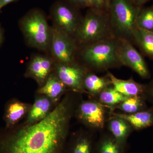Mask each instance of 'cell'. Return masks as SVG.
<instances>
[{
    "label": "cell",
    "mask_w": 153,
    "mask_h": 153,
    "mask_svg": "<svg viewBox=\"0 0 153 153\" xmlns=\"http://www.w3.org/2000/svg\"><path fill=\"white\" fill-rule=\"evenodd\" d=\"M83 85L87 93L95 97L111 84L110 79L107 75L99 76L95 73L89 71L84 77Z\"/></svg>",
    "instance_id": "2e32d148"
},
{
    "label": "cell",
    "mask_w": 153,
    "mask_h": 153,
    "mask_svg": "<svg viewBox=\"0 0 153 153\" xmlns=\"http://www.w3.org/2000/svg\"><path fill=\"white\" fill-rule=\"evenodd\" d=\"M143 103L140 95L128 97L126 99L116 105L113 108V111L116 109L122 111L126 114H132L142 111Z\"/></svg>",
    "instance_id": "7402d4cb"
},
{
    "label": "cell",
    "mask_w": 153,
    "mask_h": 153,
    "mask_svg": "<svg viewBox=\"0 0 153 153\" xmlns=\"http://www.w3.org/2000/svg\"><path fill=\"white\" fill-rule=\"evenodd\" d=\"M77 8L72 5L61 4L54 11V19L58 29L74 39L82 20L76 11Z\"/></svg>",
    "instance_id": "30bf717a"
},
{
    "label": "cell",
    "mask_w": 153,
    "mask_h": 153,
    "mask_svg": "<svg viewBox=\"0 0 153 153\" xmlns=\"http://www.w3.org/2000/svg\"><path fill=\"white\" fill-rule=\"evenodd\" d=\"M14 1L15 0H0V10L6 5Z\"/></svg>",
    "instance_id": "83f0119b"
},
{
    "label": "cell",
    "mask_w": 153,
    "mask_h": 153,
    "mask_svg": "<svg viewBox=\"0 0 153 153\" xmlns=\"http://www.w3.org/2000/svg\"><path fill=\"white\" fill-rule=\"evenodd\" d=\"M137 28L153 31V5L142 9L137 18Z\"/></svg>",
    "instance_id": "cb8c5ba5"
},
{
    "label": "cell",
    "mask_w": 153,
    "mask_h": 153,
    "mask_svg": "<svg viewBox=\"0 0 153 153\" xmlns=\"http://www.w3.org/2000/svg\"><path fill=\"white\" fill-rule=\"evenodd\" d=\"M98 100L112 112L113 108L128 97L118 92L112 85L102 90L97 96Z\"/></svg>",
    "instance_id": "44dd1931"
},
{
    "label": "cell",
    "mask_w": 153,
    "mask_h": 153,
    "mask_svg": "<svg viewBox=\"0 0 153 153\" xmlns=\"http://www.w3.org/2000/svg\"><path fill=\"white\" fill-rule=\"evenodd\" d=\"M106 75L114 88L127 97L140 95L145 90L143 85L136 82L132 77L126 80L118 79L109 71Z\"/></svg>",
    "instance_id": "8fae6325"
},
{
    "label": "cell",
    "mask_w": 153,
    "mask_h": 153,
    "mask_svg": "<svg viewBox=\"0 0 153 153\" xmlns=\"http://www.w3.org/2000/svg\"><path fill=\"white\" fill-rule=\"evenodd\" d=\"M1 38H2L1 32V30H0V42H1Z\"/></svg>",
    "instance_id": "f1b7e54d"
},
{
    "label": "cell",
    "mask_w": 153,
    "mask_h": 153,
    "mask_svg": "<svg viewBox=\"0 0 153 153\" xmlns=\"http://www.w3.org/2000/svg\"><path fill=\"white\" fill-rule=\"evenodd\" d=\"M94 147L92 137L88 133H83L76 137L71 153H93Z\"/></svg>",
    "instance_id": "603a6c76"
},
{
    "label": "cell",
    "mask_w": 153,
    "mask_h": 153,
    "mask_svg": "<svg viewBox=\"0 0 153 153\" xmlns=\"http://www.w3.org/2000/svg\"><path fill=\"white\" fill-rule=\"evenodd\" d=\"M131 1L137 6L142 7L143 5L146 3L149 0H131Z\"/></svg>",
    "instance_id": "4316f807"
},
{
    "label": "cell",
    "mask_w": 153,
    "mask_h": 153,
    "mask_svg": "<svg viewBox=\"0 0 153 153\" xmlns=\"http://www.w3.org/2000/svg\"><path fill=\"white\" fill-rule=\"evenodd\" d=\"M111 115L125 120L135 129H141L153 125V113L151 111H140L132 114L112 112Z\"/></svg>",
    "instance_id": "e0dca14e"
},
{
    "label": "cell",
    "mask_w": 153,
    "mask_h": 153,
    "mask_svg": "<svg viewBox=\"0 0 153 153\" xmlns=\"http://www.w3.org/2000/svg\"><path fill=\"white\" fill-rule=\"evenodd\" d=\"M114 38L107 11L92 8L82 18L74 37L77 48Z\"/></svg>",
    "instance_id": "277c9868"
},
{
    "label": "cell",
    "mask_w": 153,
    "mask_h": 153,
    "mask_svg": "<svg viewBox=\"0 0 153 153\" xmlns=\"http://www.w3.org/2000/svg\"><path fill=\"white\" fill-rule=\"evenodd\" d=\"M133 43L146 55L153 58V31L137 28L134 33Z\"/></svg>",
    "instance_id": "ffe728a7"
},
{
    "label": "cell",
    "mask_w": 153,
    "mask_h": 153,
    "mask_svg": "<svg viewBox=\"0 0 153 153\" xmlns=\"http://www.w3.org/2000/svg\"><path fill=\"white\" fill-rule=\"evenodd\" d=\"M88 8L107 11L108 0H86Z\"/></svg>",
    "instance_id": "d4e9b609"
},
{
    "label": "cell",
    "mask_w": 153,
    "mask_h": 153,
    "mask_svg": "<svg viewBox=\"0 0 153 153\" xmlns=\"http://www.w3.org/2000/svg\"><path fill=\"white\" fill-rule=\"evenodd\" d=\"M52 63L49 58L38 56L31 60L28 67L27 74L32 76L40 84L44 83L49 77Z\"/></svg>",
    "instance_id": "7c38bea8"
},
{
    "label": "cell",
    "mask_w": 153,
    "mask_h": 153,
    "mask_svg": "<svg viewBox=\"0 0 153 153\" xmlns=\"http://www.w3.org/2000/svg\"><path fill=\"white\" fill-rule=\"evenodd\" d=\"M51 41L52 53L60 63L75 62L78 48L74 38L57 28L51 30Z\"/></svg>",
    "instance_id": "8992f818"
},
{
    "label": "cell",
    "mask_w": 153,
    "mask_h": 153,
    "mask_svg": "<svg viewBox=\"0 0 153 153\" xmlns=\"http://www.w3.org/2000/svg\"><path fill=\"white\" fill-rule=\"evenodd\" d=\"M72 5L77 8L88 7L86 0H69Z\"/></svg>",
    "instance_id": "484cf974"
},
{
    "label": "cell",
    "mask_w": 153,
    "mask_h": 153,
    "mask_svg": "<svg viewBox=\"0 0 153 153\" xmlns=\"http://www.w3.org/2000/svg\"><path fill=\"white\" fill-rule=\"evenodd\" d=\"M110 132L123 146H126L128 138L132 131V127L122 118L111 115L107 121Z\"/></svg>",
    "instance_id": "4fadbf2b"
},
{
    "label": "cell",
    "mask_w": 153,
    "mask_h": 153,
    "mask_svg": "<svg viewBox=\"0 0 153 153\" xmlns=\"http://www.w3.org/2000/svg\"><path fill=\"white\" fill-rule=\"evenodd\" d=\"M117 55L122 66L131 68L143 78L149 76V71L143 58L129 41L118 39Z\"/></svg>",
    "instance_id": "ba28073f"
},
{
    "label": "cell",
    "mask_w": 153,
    "mask_h": 153,
    "mask_svg": "<svg viewBox=\"0 0 153 153\" xmlns=\"http://www.w3.org/2000/svg\"><path fill=\"white\" fill-rule=\"evenodd\" d=\"M117 44L118 39L114 38L80 47L79 57L84 64L82 66L94 73L121 67L117 55Z\"/></svg>",
    "instance_id": "3957f363"
},
{
    "label": "cell",
    "mask_w": 153,
    "mask_h": 153,
    "mask_svg": "<svg viewBox=\"0 0 153 153\" xmlns=\"http://www.w3.org/2000/svg\"><path fill=\"white\" fill-rule=\"evenodd\" d=\"M88 70L75 62L70 63H60L57 66V76L61 82L72 90L85 92L83 87L84 77Z\"/></svg>",
    "instance_id": "9c48e42d"
},
{
    "label": "cell",
    "mask_w": 153,
    "mask_h": 153,
    "mask_svg": "<svg viewBox=\"0 0 153 153\" xmlns=\"http://www.w3.org/2000/svg\"><path fill=\"white\" fill-rule=\"evenodd\" d=\"M141 10L131 0H108L107 13L116 39H124L133 44L137 18Z\"/></svg>",
    "instance_id": "7a4b0ae2"
},
{
    "label": "cell",
    "mask_w": 153,
    "mask_h": 153,
    "mask_svg": "<svg viewBox=\"0 0 153 153\" xmlns=\"http://www.w3.org/2000/svg\"><path fill=\"white\" fill-rule=\"evenodd\" d=\"M22 29L28 42L33 47L45 50L51 42V30L44 16L31 14L24 20Z\"/></svg>",
    "instance_id": "5b68a950"
},
{
    "label": "cell",
    "mask_w": 153,
    "mask_h": 153,
    "mask_svg": "<svg viewBox=\"0 0 153 153\" xmlns=\"http://www.w3.org/2000/svg\"><path fill=\"white\" fill-rule=\"evenodd\" d=\"M28 108L27 105L16 100L8 102L4 116L6 128H13L26 114Z\"/></svg>",
    "instance_id": "5bb4252c"
},
{
    "label": "cell",
    "mask_w": 153,
    "mask_h": 153,
    "mask_svg": "<svg viewBox=\"0 0 153 153\" xmlns=\"http://www.w3.org/2000/svg\"><path fill=\"white\" fill-rule=\"evenodd\" d=\"M68 98L44 119L20 129L1 134L0 153H59L72 114Z\"/></svg>",
    "instance_id": "6da1fadb"
},
{
    "label": "cell",
    "mask_w": 153,
    "mask_h": 153,
    "mask_svg": "<svg viewBox=\"0 0 153 153\" xmlns=\"http://www.w3.org/2000/svg\"><path fill=\"white\" fill-rule=\"evenodd\" d=\"M66 87L57 76L50 75L43 86L38 90V93L46 96L54 101L57 100L64 93Z\"/></svg>",
    "instance_id": "ac0fdd59"
},
{
    "label": "cell",
    "mask_w": 153,
    "mask_h": 153,
    "mask_svg": "<svg viewBox=\"0 0 153 153\" xmlns=\"http://www.w3.org/2000/svg\"><path fill=\"white\" fill-rule=\"evenodd\" d=\"M52 101L45 95L36 99L28 113V125L36 123L45 118L52 111Z\"/></svg>",
    "instance_id": "9a60e30c"
},
{
    "label": "cell",
    "mask_w": 153,
    "mask_h": 153,
    "mask_svg": "<svg viewBox=\"0 0 153 153\" xmlns=\"http://www.w3.org/2000/svg\"><path fill=\"white\" fill-rule=\"evenodd\" d=\"M106 108L97 100H86L79 105L76 114L79 120L88 127L102 129L107 122Z\"/></svg>",
    "instance_id": "52a82bcc"
},
{
    "label": "cell",
    "mask_w": 153,
    "mask_h": 153,
    "mask_svg": "<svg viewBox=\"0 0 153 153\" xmlns=\"http://www.w3.org/2000/svg\"><path fill=\"white\" fill-rule=\"evenodd\" d=\"M125 147L110 133L100 137L94 147L93 153H124Z\"/></svg>",
    "instance_id": "d6986e66"
}]
</instances>
